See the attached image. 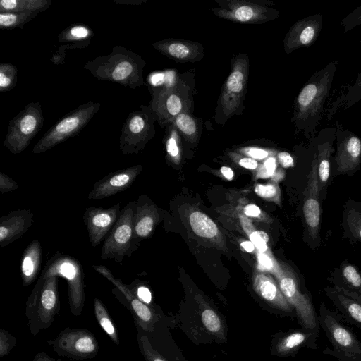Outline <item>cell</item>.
Instances as JSON below:
<instances>
[{
  "instance_id": "74e56055",
  "label": "cell",
  "mask_w": 361,
  "mask_h": 361,
  "mask_svg": "<svg viewBox=\"0 0 361 361\" xmlns=\"http://www.w3.org/2000/svg\"><path fill=\"white\" fill-rule=\"evenodd\" d=\"M137 341L139 349L145 361H167L157 350H155L144 332L137 331Z\"/></svg>"
},
{
  "instance_id": "ab89813d",
  "label": "cell",
  "mask_w": 361,
  "mask_h": 361,
  "mask_svg": "<svg viewBox=\"0 0 361 361\" xmlns=\"http://www.w3.org/2000/svg\"><path fill=\"white\" fill-rule=\"evenodd\" d=\"M127 286L140 301L150 306L152 297V293L147 286L138 279L134 280Z\"/></svg>"
},
{
  "instance_id": "11a10c76",
  "label": "cell",
  "mask_w": 361,
  "mask_h": 361,
  "mask_svg": "<svg viewBox=\"0 0 361 361\" xmlns=\"http://www.w3.org/2000/svg\"><path fill=\"white\" fill-rule=\"evenodd\" d=\"M32 361H63L61 359H55L49 355L44 351L39 352L35 355Z\"/></svg>"
},
{
  "instance_id": "cb8c5ba5",
  "label": "cell",
  "mask_w": 361,
  "mask_h": 361,
  "mask_svg": "<svg viewBox=\"0 0 361 361\" xmlns=\"http://www.w3.org/2000/svg\"><path fill=\"white\" fill-rule=\"evenodd\" d=\"M319 330L302 328L286 334L279 340L276 353L281 356H288L304 347L317 350Z\"/></svg>"
},
{
  "instance_id": "5b68a950",
  "label": "cell",
  "mask_w": 361,
  "mask_h": 361,
  "mask_svg": "<svg viewBox=\"0 0 361 361\" xmlns=\"http://www.w3.org/2000/svg\"><path fill=\"white\" fill-rule=\"evenodd\" d=\"M99 102H88L69 111L59 120L39 139L32 149L39 154L77 135L100 109Z\"/></svg>"
},
{
  "instance_id": "8fae6325",
  "label": "cell",
  "mask_w": 361,
  "mask_h": 361,
  "mask_svg": "<svg viewBox=\"0 0 361 361\" xmlns=\"http://www.w3.org/2000/svg\"><path fill=\"white\" fill-rule=\"evenodd\" d=\"M249 73V59L238 54L231 60V71L224 84L220 97V113L224 120L235 114L242 106Z\"/></svg>"
},
{
  "instance_id": "7402d4cb",
  "label": "cell",
  "mask_w": 361,
  "mask_h": 361,
  "mask_svg": "<svg viewBox=\"0 0 361 361\" xmlns=\"http://www.w3.org/2000/svg\"><path fill=\"white\" fill-rule=\"evenodd\" d=\"M33 214L29 209H17L0 218V246L5 247L20 238L32 224Z\"/></svg>"
},
{
  "instance_id": "f907efd6",
  "label": "cell",
  "mask_w": 361,
  "mask_h": 361,
  "mask_svg": "<svg viewBox=\"0 0 361 361\" xmlns=\"http://www.w3.org/2000/svg\"><path fill=\"white\" fill-rule=\"evenodd\" d=\"M258 261L259 264L262 267V268L271 270L274 267V264L272 260L263 252H259L258 255Z\"/></svg>"
},
{
  "instance_id": "ffe728a7",
  "label": "cell",
  "mask_w": 361,
  "mask_h": 361,
  "mask_svg": "<svg viewBox=\"0 0 361 361\" xmlns=\"http://www.w3.org/2000/svg\"><path fill=\"white\" fill-rule=\"evenodd\" d=\"M152 47L165 56L178 63H193L203 56L202 45L188 40L163 39L154 43Z\"/></svg>"
},
{
  "instance_id": "f1b7e54d",
  "label": "cell",
  "mask_w": 361,
  "mask_h": 361,
  "mask_svg": "<svg viewBox=\"0 0 361 361\" xmlns=\"http://www.w3.org/2000/svg\"><path fill=\"white\" fill-rule=\"evenodd\" d=\"M345 234L351 240L361 243V203L349 200L343 216Z\"/></svg>"
},
{
  "instance_id": "d590c367",
  "label": "cell",
  "mask_w": 361,
  "mask_h": 361,
  "mask_svg": "<svg viewBox=\"0 0 361 361\" xmlns=\"http://www.w3.org/2000/svg\"><path fill=\"white\" fill-rule=\"evenodd\" d=\"M173 124L189 140H195L198 136V124L195 118L188 111L183 112L176 116Z\"/></svg>"
},
{
  "instance_id": "5bb4252c",
  "label": "cell",
  "mask_w": 361,
  "mask_h": 361,
  "mask_svg": "<svg viewBox=\"0 0 361 361\" xmlns=\"http://www.w3.org/2000/svg\"><path fill=\"white\" fill-rule=\"evenodd\" d=\"M92 268L109 280L115 288L112 293L133 316L137 329L152 332L157 315L152 308L140 301L121 279L116 278L105 266L93 265Z\"/></svg>"
},
{
  "instance_id": "681fc988",
  "label": "cell",
  "mask_w": 361,
  "mask_h": 361,
  "mask_svg": "<svg viewBox=\"0 0 361 361\" xmlns=\"http://www.w3.org/2000/svg\"><path fill=\"white\" fill-rule=\"evenodd\" d=\"M265 172L263 173L262 176L266 177L272 175L276 169V160L273 157L267 159L264 164Z\"/></svg>"
},
{
  "instance_id": "4fadbf2b",
  "label": "cell",
  "mask_w": 361,
  "mask_h": 361,
  "mask_svg": "<svg viewBox=\"0 0 361 361\" xmlns=\"http://www.w3.org/2000/svg\"><path fill=\"white\" fill-rule=\"evenodd\" d=\"M219 7L212 13L219 18L238 23L261 24L277 18L279 12L262 4V1L244 0H216Z\"/></svg>"
},
{
  "instance_id": "83f0119b",
  "label": "cell",
  "mask_w": 361,
  "mask_h": 361,
  "mask_svg": "<svg viewBox=\"0 0 361 361\" xmlns=\"http://www.w3.org/2000/svg\"><path fill=\"white\" fill-rule=\"evenodd\" d=\"M94 32L90 27L81 23H75L63 30L59 35L60 42H68V49L84 48L89 45Z\"/></svg>"
},
{
  "instance_id": "c3c4849f",
  "label": "cell",
  "mask_w": 361,
  "mask_h": 361,
  "mask_svg": "<svg viewBox=\"0 0 361 361\" xmlns=\"http://www.w3.org/2000/svg\"><path fill=\"white\" fill-rule=\"evenodd\" d=\"M246 153L254 159H263L269 155L268 152L266 150L256 147L247 149Z\"/></svg>"
},
{
  "instance_id": "ba28073f",
  "label": "cell",
  "mask_w": 361,
  "mask_h": 361,
  "mask_svg": "<svg viewBox=\"0 0 361 361\" xmlns=\"http://www.w3.org/2000/svg\"><path fill=\"white\" fill-rule=\"evenodd\" d=\"M279 288L293 307L302 328L319 329V318L309 294L302 292L293 271L283 264L275 271Z\"/></svg>"
},
{
  "instance_id": "db71d44e",
  "label": "cell",
  "mask_w": 361,
  "mask_h": 361,
  "mask_svg": "<svg viewBox=\"0 0 361 361\" xmlns=\"http://www.w3.org/2000/svg\"><path fill=\"white\" fill-rule=\"evenodd\" d=\"M244 213L249 216L256 217L258 216L260 213V209L255 204H248L244 209Z\"/></svg>"
},
{
  "instance_id": "816d5d0a",
  "label": "cell",
  "mask_w": 361,
  "mask_h": 361,
  "mask_svg": "<svg viewBox=\"0 0 361 361\" xmlns=\"http://www.w3.org/2000/svg\"><path fill=\"white\" fill-rule=\"evenodd\" d=\"M278 158L280 164L283 167H289L293 166V160L291 156L286 152H282L278 154Z\"/></svg>"
},
{
  "instance_id": "f35d334b",
  "label": "cell",
  "mask_w": 361,
  "mask_h": 361,
  "mask_svg": "<svg viewBox=\"0 0 361 361\" xmlns=\"http://www.w3.org/2000/svg\"><path fill=\"white\" fill-rule=\"evenodd\" d=\"M202 321L204 327L211 333L219 334L222 331V323L218 314L212 309L202 312Z\"/></svg>"
},
{
  "instance_id": "52a82bcc",
  "label": "cell",
  "mask_w": 361,
  "mask_h": 361,
  "mask_svg": "<svg viewBox=\"0 0 361 361\" xmlns=\"http://www.w3.org/2000/svg\"><path fill=\"white\" fill-rule=\"evenodd\" d=\"M44 121L41 103L30 102L9 121L4 147L13 154L23 152L42 128Z\"/></svg>"
},
{
  "instance_id": "e575fe53",
  "label": "cell",
  "mask_w": 361,
  "mask_h": 361,
  "mask_svg": "<svg viewBox=\"0 0 361 361\" xmlns=\"http://www.w3.org/2000/svg\"><path fill=\"white\" fill-rule=\"evenodd\" d=\"M38 13L37 12H1L0 27L1 29H22Z\"/></svg>"
},
{
  "instance_id": "d6986e66",
  "label": "cell",
  "mask_w": 361,
  "mask_h": 361,
  "mask_svg": "<svg viewBox=\"0 0 361 361\" xmlns=\"http://www.w3.org/2000/svg\"><path fill=\"white\" fill-rule=\"evenodd\" d=\"M142 170V167L139 164L110 173L94 183L88 194V199L101 200L126 190Z\"/></svg>"
},
{
  "instance_id": "3957f363",
  "label": "cell",
  "mask_w": 361,
  "mask_h": 361,
  "mask_svg": "<svg viewBox=\"0 0 361 361\" xmlns=\"http://www.w3.org/2000/svg\"><path fill=\"white\" fill-rule=\"evenodd\" d=\"M59 276L42 272L25 304V317L30 334L36 336L51 326L60 315Z\"/></svg>"
},
{
  "instance_id": "836d02e7",
  "label": "cell",
  "mask_w": 361,
  "mask_h": 361,
  "mask_svg": "<svg viewBox=\"0 0 361 361\" xmlns=\"http://www.w3.org/2000/svg\"><path fill=\"white\" fill-rule=\"evenodd\" d=\"M94 312L101 328L116 345L120 344V339L116 326L110 317L108 310L103 302L97 297L94 298Z\"/></svg>"
},
{
  "instance_id": "30bf717a",
  "label": "cell",
  "mask_w": 361,
  "mask_h": 361,
  "mask_svg": "<svg viewBox=\"0 0 361 361\" xmlns=\"http://www.w3.org/2000/svg\"><path fill=\"white\" fill-rule=\"evenodd\" d=\"M135 202L130 201L121 210L118 219L101 249L102 259H114L122 264L126 256H131L133 247V217Z\"/></svg>"
},
{
  "instance_id": "b9f144b4",
  "label": "cell",
  "mask_w": 361,
  "mask_h": 361,
  "mask_svg": "<svg viewBox=\"0 0 361 361\" xmlns=\"http://www.w3.org/2000/svg\"><path fill=\"white\" fill-rule=\"evenodd\" d=\"M17 338L7 330L0 329V357L8 355L16 345Z\"/></svg>"
},
{
  "instance_id": "603a6c76",
  "label": "cell",
  "mask_w": 361,
  "mask_h": 361,
  "mask_svg": "<svg viewBox=\"0 0 361 361\" xmlns=\"http://www.w3.org/2000/svg\"><path fill=\"white\" fill-rule=\"evenodd\" d=\"M336 174H351L355 172L361 162V139L348 135L339 143L335 156Z\"/></svg>"
},
{
  "instance_id": "f6af8a7d",
  "label": "cell",
  "mask_w": 361,
  "mask_h": 361,
  "mask_svg": "<svg viewBox=\"0 0 361 361\" xmlns=\"http://www.w3.org/2000/svg\"><path fill=\"white\" fill-rule=\"evenodd\" d=\"M255 192L261 197L272 199L277 195L278 190L276 186L273 184H258L255 188Z\"/></svg>"
},
{
  "instance_id": "ee69618b",
  "label": "cell",
  "mask_w": 361,
  "mask_h": 361,
  "mask_svg": "<svg viewBox=\"0 0 361 361\" xmlns=\"http://www.w3.org/2000/svg\"><path fill=\"white\" fill-rule=\"evenodd\" d=\"M250 239L259 252H264L267 250V243L269 240V236L265 232L254 231L250 233Z\"/></svg>"
},
{
  "instance_id": "ac0fdd59",
  "label": "cell",
  "mask_w": 361,
  "mask_h": 361,
  "mask_svg": "<svg viewBox=\"0 0 361 361\" xmlns=\"http://www.w3.org/2000/svg\"><path fill=\"white\" fill-rule=\"evenodd\" d=\"M322 25L323 17L319 13L295 22L285 36L283 40L285 52L290 54L300 48L311 46L317 39Z\"/></svg>"
},
{
  "instance_id": "4dcf8cb0",
  "label": "cell",
  "mask_w": 361,
  "mask_h": 361,
  "mask_svg": "<svg viewBox=\"0 0 361 361\" xmlns=\"http://www.w3.org/2000/svg\"><path fill=\"white\" fill-rule=\"evenodd\" d=\"M51 0H1V12H37L47 10Z\"/></svg>"
},
{
  "instance_id": "1f68e13d",
  "label": "cell",
  "mask_w": 361,
  "mask_h": 361,
  "mask_svg": "<svg viewBox=\"0 0 361 361\" xmlns=\"http://www.w3.org/2000/svg\"><path fill=\"white\" fill-rule=\"evenodd\" d=\"M334 283L335 288L361 295V273L349 263L342 265L341 279L336 280Z\"/></svg>"
},
{
  "instance_id": "9a60e30c",
  "label": "cell",
  "mask_w": 361,
  "mask_h": 361,
  "mask_svg": "<svg viewBox=\"0 0 361 361\" xmlns=\"http://www.w3.org/2000/svg\"><path fill=\"white\" fill-rule=\"evenodd\" d=\"M178 84L161 87L152 92L150 107L161 126L173 123L180 114L188 109L189 98Z\"/></svg>"
},
{
  "instance_id": "d6a6232c",
  "label": "cell",
  "mask_w": 361,
  "mask_h": 361,
  "mask_svg": "<svg viewBox=\"0 0 361 361\" xmlns=\"http://www.w3.org/2000/svg\"><path fill=\"white\" fill-rule=\"evenodd\" d=\"M189 221L192 230L200 237L212 238L218 234L216 224L202 212H192L190 215Z\"/></svg>"
},
{
  "instance_id": "9f6ffc18",
  "label": "cell",
  "mask_w": 361,
  "mask_h": 361,
  "mask_svg": "<svg viewBox=\"0 0 361 361\" xmlns=\"http://www.w3.org/2000/svg\"><path fill=\"white\" fill-rule=\"evenodd\" d=\"M221 172L227 180H232L234 176L232 169L227 166H222L221 168Z\"/></svg>"
},
{
  "instance_id": "60d3db41",
  "label": "cell",
  "mask_w": 361,
  "mask_h": 361,
  "mask_svg": "<svg viewBox=\"0 0 361 361\" xmlns=\"http://www.w3.org/2000/svg\"><path fill=\"white\" fill-rule=\"evenodd\" d=\"M360 100H361V71L355 82L348 88L343 97V102L345 107H350Z\"/></svg>"
},
{
  "instance_id": "7bdbcfd3",
  "label": "cell",
  "mask_w": 361,
  "mask_h": 361,
  "mask_svg": "<svg viewBox=\"0 0 361 361\" xmlns=\"http://www.w3.org/2000/svg\"><path fill=\"white\" fill-rule=\"evenodd\" d=\"M346 32L361 25V5L351 11L340 22Z\"/></svg>"
},
{
  "instance_id": "7dc6e473",
  "label": "cell",
  "mask_w": 361,
  "mask_h": 361,
  "mask_svg": "<svg viewBox=\"0 0 361 361\" xmlns=\"http://www.w3.org/2000/svg\"><path fill=\"white\" fill-rule=\"evenodd\" d=\"M67 49H68V48L66 44L59 47L58 50L52 55V63L57 65L63 63L66 57V51Z\"/></svg>"
},
{
  "instance_id": "6f0895ef",
  "label": "cell",
  "mask_w": 361,
  "mask_h": 361,
  "mask_svg": "<svg viewBox=\"0 0 361 361\" xmlns=\"http://www.w3.org/2000/svg\"><path fill=\"white\" fill-rule=\"evenodd\" d=\"M240 245L243 247V249L248 252H252L255 249V245L251 241H244L242 242Z\"/></svg>"
},
{
  "instance_id": "7a4b0ae2",
  "label": "cell",
  "mask_w": 361,
  "mask_h": 361,
  "mask_svg": "<svg viewBox=\"0 0 361 361\" xmlns=\"http://www.w3.org/2000/svg\"><path fill=\"white\" fill-rule=\"evenodd\" d=\"M337 61L314 73L299 92L295 102L293 120L300 129L314 132L329 95Z\"/></svg>"
},
{
  "instance_id": "8992f818",
  "label": "cell",
  "mask_w": 361,
  "mask_h": 361,
  "mask_svg": "<svg viewBox=\"0 0 361 361\" xmlns=\"http://www.w3.org/2000/svg\"><path fill=\"white\" fill-rule=\"evenodd\" d=\"M42 272L66 279L71 312L73 316H80L85 300L84 273L80 262L58 251L51 257Z\"/></svg>"
},
{
  "instance_id": "d4e9b609",
  "label": "cell",
  "mask_w": 361,
  "mask_h": 361,
  "mask_svg": "<svg viewBox=\"0 0 361 361\" xmlns=\"http://www.w3.org/2000/svg\"><path fill=\"white\" fill-rule=\"evenodd\" d=\"M253 286L255 292L274 307L288 314L293 312V307L283 295L279 286L269 275L264 273L256 274Z\"/></svg>"
},
{
  "instance_id": "f5cc1de1",
  "label": "cell",
  "mask_w": 361,
  "mask_h": 361,
  "mask_svg": "<svg viewBox=\"0 0 361 361\" xmlns=\"http://www.w3.org/2000/svg\"><path fill=\"white\" fill-rule=\"evenodd\" d=\"M239 164L243 168L248 169H255L258 166L257 161L250 157H244L239 160Z\"/></svg>"
},
{
  "instance_id": "2e32d148",
  "label": "cell",
  "mask_w": 361,
  "mask_h": 361,
  "mask_svg": "<svg viewBox=\"0 0 361 361\" xmlns=\"http://www.w3.org/2000/svg\"><path fill=\"white\" fill-rule=\"evenodd\" d=\"M317 169V160L315 155L311 165L302 207L307 233L315 247L320 244L319 230L321 217L320 195Z\"/></svg>"
},
{
  "instance_id": "bcb514c9",
  "label": "cell",
  "mask_w": 361,
  "mask_h": 361,
  "mask_svg": "<svg viewBox=\"0 0 361 361\" xmlns=\"http://www.w3.org/2000/svg\"><path fill=\"white\" fill-rule=\"evenodd\" d=\"M18 183L8 175L0 173V192L1 194L18 190Z\"/></svg>"
},
{
  "instance_id": "4316f807",
  "label": "cell",
  "mask_w": 361,
  "mask_h": 361,
  "mask_svg": "<svg viewBox=\"0 0 361 361\" xmlns=\"http://www.w3.org/2000/svg\"><path fill=\"white\" fill-rule=\"evenodd\" d=\"M42 250L37 240H32L25 248L21 257L20 272L23 284L30 285L37 276L41 267Z\"/></svg>"
},
{
  "instance_id": "8d00e7d4",
  "label": "cell",
  "mask_w": 361,
  "mask_h": 361,
  "mask_svg": "<svg viewBox=\"0 0 361 361\" xmlns=\"http://www.w3.org/2000/svg\"><path fill=\"white\" fill-rule=\"evenodd\" d=\"M18 75L17 68L9 63L2 62L0 64V92H6L11 90L16 84Z\"/></svg>"
},
{
  "instance_id": "e0dca14e",
  "label": "cell",
  "mask_w": 361,
  "mask_h": 361,
  "mask_svg": "<svg viewBox=\"0 0 361 361\" xmlns=\"http://www.w3.org/2000/svg\"><path fill=\"white\" fill-rule=\"evenodd\" d=\"M120 212V203L109 208L89 207L85 210L82 219L93 247H96L111 231Z\"/></svg>"
},
{
  "instance_id": "277c9868",
  "label": "cell",
  "mask_w": 361,
  "mask_h": 361,
  "mask_svg": "<svg viewBox=\"0 0 361 361\" xmlns=\"http://www.w3.org/2000/svg\"><path fill=\"white\" fill-rule=\"evenodd\" d=\"M319 327L323 329L333 348L326 346L322 353L338 361H361V342L345 325L340 314L329 310L324 302L319 308Z\"/></svg>"
},
{
  "instance_id": "44dd1931",
  "label": "cell",
  "mask_w": 361,
  "mask_h": 361,
  "mask_svg": "<svg viewBox=\"0 0 361 361\" xmlns=\"http://www.w3.org/2000/svg\"><path fill=\"white\" fill-rule=\"evenodd\" d=\"M324 291L343 319L361 329V295L335 287H326Z\"/></svg>"
},
{
  "instance_id": "9c48e42d",
  "label": "cell",
  "mask_w": 361,
  "mask_h": 361,
  "mask_svg": "<svg viewBox=\"0 0 361 361\" xmlns=\"http://www.w3.org/2000/svg\"><path fill=\"white\" fill-rule=\"evenodd\" d=\"M157 121L150 106H140L130 113L123 123L119 137V148L123 154L138 153L154 136Z\"/></svg>"
},
{
  "instance_id": "484cf974",
  "label": "cell",
  "mask_w": 361,
  "mask_h": 361,
  "mask_svg": "<svg viewBox=\"0 0 361 361\" xmlns=\"http://www.w3.org/2000/svg\"><path fill=\"white\" fill-rule=\"evenodd\" d=\"M156 219V211L152 205L147 202L144 196H140L135 204L133 217L134 250L137 240L147 238L152 234Z\"/></svg>"
},
{
  "instance_id": "7c38bea8",
  "label": "cell",
  "mask_w": 361,
  "mask_h": 361,
  "mask_svg": "<svg viewBox=\"0 0 361 361\" xmlns=\"http://www.w3.org/2000/svg\"><path fill=\"white\" fill-rule=\"evenodd\" d=\"M47 342L57 355L75 360L94 358L99 352L97 338L86 329L66 327Z\"/></svg>"
},
{
  "instance_id": "6da1fadb",
  "label": "cell",
  "mask_w": 361,
  "mask_h": 361,
  "mask_svg": "<svg viewBox=\"0 0 361 361\" xmlns=\"http://www.w3.org/2000/svg\"><path fill=\"white\" fill-rule=\"evenodd\" d=\"M145 61L137 54L116 45L105 56L87 61L84 68L98 80L114 82L130 89L145 84Z\"/></svg>"
},
{
  "instance_id": "f546056e",
  "label": "cell",
  "mask_w": 361,
  "mask_h": 361,
  "mask_svg": "<svg viewBox=\"0 0 361 361\" xmlns=\"http://www.w3.org/2000/svg\"><path fill=\"white\" fill-rule=\"evenodd\" d=\"M332 147L328 142L320 144L317 146L315 153L317 160V178L319 184V195L325 198L326 190L330 175V157Z\"/></svg>"
}]
</instances>
